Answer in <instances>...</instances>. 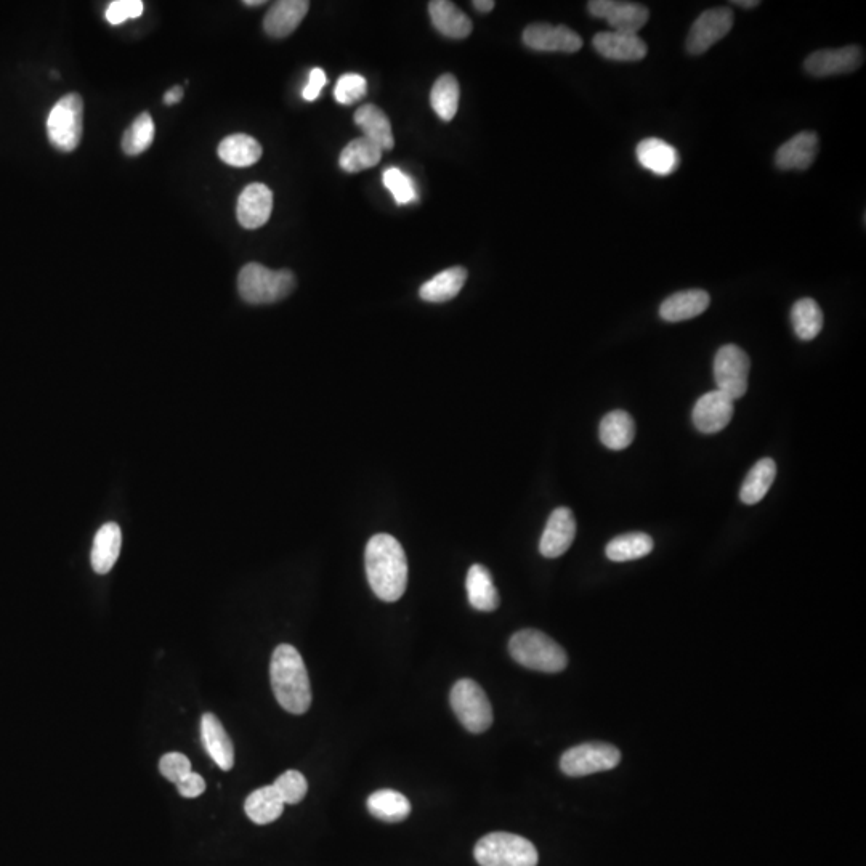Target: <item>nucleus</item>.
Returning <instances> with one entry per match:
<instances>
[{
    "label": "nucleus",
    "mask_w": 866,
    "mask_h": 866,
    "mask_svg": "<svg viewBox=\"0 0 866 866\" xmlns=\"http://www.w3.org/2000/svg\"><path fill=\"white\" fill-rule=\"evenodd\" d=\"M368 583L384 602H397L408 586V560L400 541L387 533L369 539L365 552Z\"/></svg>",
    "instance_id": "f257e3e1"
},
{
    "label": "nucleus",
    "mask_w": 866,
    "mask_h": 866,
    "mask_svg": "<svg viewBox=\"0 0 866 866\" xmlns=\"http://www.w3.org/2000/svg\"><path fill=\"white\" fill-rule=\"evenodd\" d=\"M270 680L281 708L296 716L307 713L312 705V685L296 647L283 644L275 648L270 663Z\"/></svg>",
    "instance_id": "f03ea898"
},
{
    "label": "nucleus",
    "mask_w": 866,
    "mask_h": 866,
    "mask_svg": "<svg viewBox=\"0 0 866 866\" xmlns=\"http://www.w3.org/2000/svg\"><path fill=\"white\" fill-rule=\"evenodd\" d=\"M296 289V276L289 270H270L257 262L244 265L238 276L239 296L247 304H275L291 296Z\"/></svg>",
    "instance_id": "7ed1b4c3"
},
{
    "label": "nucleus",
    "mask_w": 866,
    "mask_h": 866,
    "mask_svg": "<svg viewBox=\"0 0 866 866\" xmlns=\"http://www.w3.org/2000/svg\"><path fill=\"white\" fill-rule=\"evenodd\" d=\"M510 656L533 671L554 672L567 668V653L554 639L536 629L515 632L509 642Z\"/></svg>",
    "instance_id": "20e7f679"
},
{
    "label": "nucleus",
    "mask_w": 866,
    "mask_h": 866,
    "mask_svg": "<svg viewBox=\"0 0 866 866\" xmlns=\"http://www.w3.org/2000/svg\"><path fill=\"white\" fill-rule=\"evenodd\" d=\"M475 860L480 866H536L538 850L533 842L512 833H490L477 842Z\"/></svg>",
    "instance_id": "39448f33"
},
{
    "label": "nucleus",
    "mask_w": 866,
    "mask_h": 866,
    "mask_svg": "<svg viewBox=\"0 0 866 866\" xmlns=\"http://www.w3.org/2000/svg\"><path fill=\"white\" fill-rule=\"evenodd\" d=\"M47 132L53 148L71 153L76 150L84 132V102L79 94H68L58 100L47 119Z\"/></svg>",
    "instance_id": "423d86ee"
},
{
    "label": "nucleus",
    "mask_w": 866,
    "mask_h": 866,
    "mask_svg": "<svg viewBox=\"0 0 866 866\" xmlns=\"http://www.w3.org/2000/svg\"><path fill=\"white\" fill-rule=\"evenodd\" d=\"M451 708L467 732L483 733L493 724V708L485 690L472 679L454 684L450 695Z\"/></svg>",
    "instance_id": "0eeeda50"
},
{
    "label": "nucleus",
    "mask_w": 866,
    "mask_h": 866,
    "mask_svg": "<svg viewBox=\"0 0 866 866\" xmlns=\"http://www.w3.org/2000/svg\"><path fill=\"white\" fill-rule=\"evenodd\" d=\"M621 762L620 749L608 743H583L563 753L560 769L568 777H586L615 769Z\"/></svg>",
    "instance_id": "6e6552de"
},
{
    "label": "nucleus",
    "mask_w": 866,
    "mask_h": 866,
    "mask_svg": "<svg viewBox=\"0 0 866 866\" xmlns=\"http://www.w3.org/2000/svg\"><path fill=\"white\" fill-rule=\"evenodd\" d=\"M749 368L751 361L745 350H741L738 345H724L714 358V381L717 390L733 401L743 397L748 390Z\"/></svg>",
    "instance_id": "1a4fd4ad"
},
{
    "label": "nucleus",
    "mask_w": 866,
    "mask_h": 866,
    "mask_svg": "<svg viewBox=\"0 0 866 866\" xmlns=\"http://www.w3.org/2000/svg\"><path fill=\"white\" fill-rule=\"evenodd\" d=\"M733 28V12L729 7H714L701 13L693 23L687 37V52L701 55L708 52L716 42L724 39Z\"/></svg>",
    "instance_id": "9d476101"
},
{
    "label": "nucleus",
    "mask_w": 866,
    "mask_h": 866,
    "mask_svg": "<svg viewBox=\"0 0 866 866\" xmlns=\"http://www.w3.org/2000/svg\"><path fill=\"white\" fill-rule=\"evenodd\" d=\"M587 10L592 17L607 21L613 31L618 33L637 34L647 25L650 18V10L636 2L592 0L587 4Z\"/></svg>",
    "instance_id": "9b49d317"
},
{
    "label": "nucleus",
    "mask_w": 866,
    "mask_h": 866,
    "mask_svg": "<svg viewBox=\"0 0 866 866\" xmlns=\"http://www.w3.org/2000/svg\"><path fill=\"white\" fill-rule=\"evenodd\" d=\"M865 61V50L860 45H846L841 49L818 50L807 57L804 68L814 77L839 76L857 71Z\"/></svg>",
    "instance_id": "f8f14e48"
},
{
    "label": "nucleus",
    "mask_w": 866,
    "mask_h": 866,
    "mask_svg": "<svg viewBox=\"0 0 866 866\" xmlns=\"http://www.w3.org/2000/svg\"><path fill=\"white\" fill-rule=\"evenodd\" d=\"M523 44L536 52L576 53L583 47V39L567 26L535 23L523 31Z\"/></svg>",
    "instance_id": "ddd939ff"
},
{
    "label": "nucleus",
    "mask_w": 866,
    "mask_h": 866,
    "mask_svg": "<svg viewBox=\"0 0 866 866\" xmlns=\"http://www.w3.org/2000/svg\"><path fill=\"white\" fill-rule=\"evenodd\" d=\"M575 515L568 507H559L552 512L547 520L543 536L539 541V552L546 559H557L570 549L575 541Z\"/></svg>",
    "instance_id": "4468645a"
},
{
    "label": "nucleus",
    "mask_w": 866,
    "mask_h": 866,
    "mask_svg": "<svg viewBox=\"0 0 866 866\" xmlns=\"http://www.w3.org/2000/svg\"><path fill=\"white\" fill-rule=\"evenodd\" d=\"M273 211V193L264 183H251L239 195L236 217L246 230L264 227Z\"/></svg>",
    "instance_id": "2eb2a0df"
},
{
    "label": "nucleus",
    "mask_w": 866,
    "mask_h": 866,
    "mask_svg": "<svg viewBox=\"0 0 866 866\" xmlns=\"http://www.w3.org/2000/svg\"><path fill=\"white\" fill-rule=\"evenodd\" d=\"M733 400L719 390L708 392L693 408V424L700 432L717 433L730 424L733 417Z\"/></svg>",
    "instance_id": "dca6fc26"
},
{
    "label": "nucleus",
    "mask_w": 866,
    "mask_h": 866,
    "mask_svg": "<svg viewBox=\"0 0 866 866\" xmlns=\"http://www.w3.org/2000/svg\"><path fill=\"white\" fill-rule=\"evenodd\" d=\"M595 52L605 60L640 61L647 57L648 47L637 34L603 31L592 39Z\"/></svg>",
    "instance_id": "f3484780"
},
{
    "label": "nucleus",
    "mask_w": 866,
    "mask_h": 866,
    "mask_svg": "<svg viewBox=\"0 0 866 866\" xmlns=\"http://www.w3.org/2000/svg\"><path fill=\"white\" fill-rule=\"evenodd\" d=\"M201 737H203L204 748L212 757V761L225 772L233 769L235 746H233V741H231L222 722L219 721V717L211 713L204 714L203 719H201Z\"/></svg>",
    "instance_id": "a211bd4d"
},
{
    "label": "nucleus",
    "mask_w": 866,
    "mask_h": 866,
    "mask_svg": "<svg viewBox=\"0 0 866 866\" xmlns=\"http://www.w3.org/2000/svg\"><path fill=\"white\" fill-rule=\"evenodd\" d=\"M818 145L820 143L815 132L794 135L778 148L775 166L780 170H807L817 158Z\"/></svg>",
    "instance_id": "6ab92c4d"
},
{
    "label": "nucleus",
    "mask_w": 866,
    "mask_h": 866,
    "mask_svg": "<svg viewBox=\"0 0 866 866\" xmlns=\"http://www.w3.org/2000/svg\"><path fill=\"white\" fill-rule=\"evenodd\" d=\"M636 154L640 166L660 177L674 174L680 166L679 151L661 138H645L637 145Z\"/></svg>",
    "instance_id": "aec40b11"
},
{
    "label": "nucleus",
    "mask_w": 866,
    "mask_h": 866,
    "mask_svg": "<svg viewBox=\"0 0 866 866\" xmlns=\"http://www.w3.org/2000/svg\"><path fill=\"white\" fill-rule=\"evenodd\" d=\"M310 9L307 0H281L273 4L272 9L265 15V33L275 39L291 36Z\"/></svg>",
    "instance_id": "412c9836"
},
{
    "label": "nucleus",
    "mask_w": 866,
    "mask_h": 866,
    "mask_svg": "<svg viewBox=\"0 0 866 866\" xmlns=\"http://www.w3.org/2000/svg\"><path fill=\"white\" fill-rule=\"evenodd\" d=\"M709 302L711 297L703 289L676 292L661 304L660 316L669 323L692 320L708 310Z\"/></svg>",
    "instance_id": "4be33fe9"
},
{
    "label": "nucleus",
    "mask_w": 866,
    "mask_h": 866,
    "mask_svg": "<svg viewBox=\"0 0 866 866\" xmlns=\"http://www.w3.org/2000/svg\"><path fill=\"white\" fill-rule=\"evenodd\" d=\"M429 15L438 33L450 39H466L474 29L472 20L450 0H432Z\"/></svg>",
    "instance_id": "5701e85b"
},
{
    "label": "nucleus",
    "mask_w": 866,
    "mask_h": 866,
    "mask_svg": "<svg viewBox=\"0 0 866 866\" xmlns=\"http://www.w3.org/2000/svg\"><path fill=\"white\" fill-rule=\"evenodd\" d=\"M122 533L118 523H105L100 530L97 531L94 539V547H92V555L90 562L92 568L98 575H106L113 570L114 563L118 562L119 552H121Z\"/></svg>",
    "instance_id": "b1692460"
},
{
    "label": "nucleus",
    "mask_w": 866,
    "mask_h": 866,
    "mask_svg": "<svg viewBox=\"0 0 866 866\" xmlns=\"http://www.w3.org/2000/svg\"><path fill=\"white\" fill-rule=\"evenodd\" d=\"M469 603L478 612H494L499 607L498 589L494 586L490 570L483 565H472L466 579Z\"/></svg>",
    "instance_id": "393cba45"
},
{
    "label": "nucleus",
    "mask_w": 866,
    "mask_h": 866,
    "mask_svg": "<svg viewBox=\"0 0 866 866\" xmlns=\"http://www.w3.org/2000/svg\"><path fill=\"white\" fill-rule=\"evenodd\" d=\"M353 119H355V124L363 130V134H365L363 137L376 143L382 151L392 150L395 146L392 124L381 108H377L376 105L361 106Z\"/></svg>",
    "instance_id": "a878e982"
},
{
    "label": "nucleus",
    "mask_w": 866,
    "mask_h": 866,
    "mask_svg": "<svg viewBox=\"0 0 866 866\" xmlns=\"http://www.w3.org/2000/svg\"><path fill=\"white\" fill-rule=\"evenodd\" d=\"M467 281V270L464 267L448 268L445 272L433 276L432 280L425 281L419 289V296L425 302L442 304L454 299L464 288Z\"/></svg>",
    "instance_id": "bb28decb"
},
{
    "label": "nucleus",
    "mask_w": 866,
    "mask_h": 866,
    "mask_svg": "<svg viewBox=\"0 0 866 866\" xmlns=\"http://www.w3.org/2000/svg\"><path fill=\"white\" fill-rule=\"evenodd\" d=\"M599 435L608 450H626L636 437V422L626 411H612L600 422Z\"/></svg>",
    "instance_id": "cd10ccee"
},
{
    "label": "nucleus",
    "mask_w": 866,
    "mask_h": 866,
    "mask_svg": "<svg viewBox=\"0 0 866 866\" xmlns=\"http://www.w3.org/2000/svg\"><path fill=\"white\" fill-rule=\"evenodd\" d=\"M262 153V145L246 134L228 135L219 145V158L233 167L254 166L262 158Z\"/></svg>",
    "instance_id": "c85d7f7f"
},
{
    "label": "nucleus",
    "mask_w": 866,
    "mask_h": 866,
    "mask_svg": "<svg viewBox=\"0 0 866 866\" xmlns=\"http://www.w3.org/2000/svg\"><path fill=\"white\" fill-rule=\"evenodd\" d=\"M284 806L286 804L273 785L255 790L244 802L246 815L255 825H268L275 822L283 814Z\"/></svg>",
    "instance_id": "c756f323"
},
{
    "label": "nucleus",
    "mask_w": 866,
    "mask_h": 866,
    "mask_svg": "<svg viewBox=\"0 0 866 866\" xmlns=\"http://www.w3.org/2000/svg\"><path fill=\"white\" fill-rule=\"evenodd\" d=\"M369 814L387 823L403 822L411 814V802L395 790H379L368 798Z\"/></svg>",
    "instance_id": "7c9ffc66"
},
{
    "label": "nucleus",
    "mask_w": 866,
    "mask_h": 866,
    "mask_svg": "<svg viewBox=\"0 0 866 866\" xmlns=\"http://www.w3.org/2000/svg\"><path fill=\"white\" fill-rule=\"evenodd\" d=\"M775 477H777V464L773 459H761L757 464H754L753 469L749 470L743 486H741V502H745L748 506H754L757 502H761L765 498V494L769 493L770 488H772Z\"/></svg>",
    "instance_id": "2f4dec72"
},
{
    "label": "nucleus",
    "mask_w": 866,
    "mask_h": 866,
    "mask_svg": "<svg viewBox=\"0 0 866 866\" xmlns=\"http://www.w3.org/2000/svg\"><path fill=\"white\" fill-rule=\"evenodd\" d=\"M382 159V150L368 138L360 137L345 146L340 153L339 164L345 172L357 174L361 170L377 166Z\"/></svg>",
    "instance_id": "473e14b6"
},
{
    "label": "nucleus",
    "mask_w": 866,
    "mask_h": 866,
    "mask_svg": "<svg viewBox=\"0 0 866 866\" xmlns=\"http://www.w3.org/2000/svg\"><path fill=\"white\" fill-rule=\"evenodd\" d=\"M459 95L461 89H459L458 79L453 74H443L438 77L430 92V105L438 118L445 122L453 121L458 113Z\"/></svg>",
    "instance_id": "72a5a7b5"
},
{
    "label": "nucleus",
    "mask_w": 866,
    "mask_h": 866,
    "mask_svg": "<svg viewBox=\"0 0 866 866\" xmlns=\"http://www.w3.org/2000/svg\"><path fill=\"white\" fill-rule=\"evenodd\" d=\"M653 551V539L647 533H628L608 543L605 554L612 562H631Z\"/></svg>",
    "instance_id": "f704fd0d"
},
{
    "label": "nucleus",
    "mask_w": 866,
    "mask_h": 866,
    "mask_svg": "<svg viewBox=\"0 0 866 866\" xmlns=\"http://www.w3.org/2000/svg\"><path fill=\"white\" fill-rule=\"evenodd\" d=\"M791 323L801 340H812L822 332L823 312L814 299H801L791 308Z\"/></svg>",
    "instance_id": "c9c22d12"
},
{
    "label": "nucleus",
    "mask_w": 866,
    "mask_h": 866,
    "mask_svg": "<svg viewBox=\"0 0 866 866\" xmlns=\"http://www.w3.org/2000/svg\"><path fill=\"white\" fill-rule=\"evenodd\" d=\"M154 122L150 113H142L130 124L122 137V151L129 156H137L150 148L154 140Z\"/></svg>",
    "instance_id": "e433bc0d"
},
{
    "label": "nucleus",
    "mask_w": 866,
    "mask_h": 866,
    "mask_svg": "<svg viewBox=\"0 0 866 866\" xmlns=\"http://www.w3.org/2000/svg\"><path fill=\"white\" fill-rule=\"evenodd\" d=\"M384 185L392 193L393 199L398 206L414 203L417 199L416 185L413 179L401 172L397 167H390L384 172Z\"/></svg>",
    "instance_id": "4c0bfd02"
},
{
    "label": "nucleus",
    "mask_w": 866,
    "mask_h": 866,
    "mask_svg": "<svg viewBox=\"0 0 866 866\" xmlns=\"http://www.w3.org/2000/svg\"><path fill=\"white\" fill-rule=\"evenodd\" d=\"M273 786H275V790L280 794L284 804H292V806L299 804L305 798V794L308 791L307 778L302 773L297 772V770L284 772L283 775L276 778Z\"/></svg>",
    "instance_id": "58836bf2"
},
{
    "label": "nucleus",
    "mask_w": 866,
    "mask_h": 866,
    "mask_svg": "<svg viewBox=\"0 0 866 866\" xmlns=\"http://www.w3.org/2000/svg\"><path fill=\"white\" fill-rule=\"evenodd\" d=\"M366 92H368V84H366L365 77L360 76V74L349 73L344 74L337 81L334 95H336V100L340 105H353V103L360 102L361 98L365 97Z\"/></svg>",
    "instance_id": "ea45409f"
},
{
    "label": "nucleus",
    "mask_w": 866,
    "mask_h": 866,
    "mask_svg": "<svg viewBox=\"0 0 866 866\" xmlns=\"http://www.w3.org/2000/svg\"><path fill=\"white\" fill-rule=\"evenodd\" d=\"M159 772L162 777L167 778L169 782L179 783L185 775L193 772L191 770V762L185 754L182 753H167L161 757L159 761Z\"/></svg>",
    "instance_id": "a19ab883"
},
{
    "label": "nucleus",
    "mask_w": 866,
    "mask_h": 866,
    "mask_svg": "<svg viewBox=\"0 0 866 866\" xmlns=\"http://www.w3.org/2000/svg\"><path fill=\"white\" fill-rule=\"evenodd\" d=\"M143 9L142 0H116L106 10V20L110 25H121L130 18L142 17Z\"/></svg>",
    "instance_id": "79ce46f5"
},
{
    "label": "nucleus",
    "mask_w": 866,
    "mask_h": 866,
    "mask_svg": "<svg viewBox=\"0 0 866 866\" xmlns=\"http://www.w3.org/2000/svg\"><path fill=\"white\" fill-rule=\"evenodd\" d=\"M177 785V790H179L180 796L187 799H195L198 796L206 791V782H204V778L199 775V773L190 772L188 775L180 780L179 783H175Z\"/></svg>",
    "instance_id": "37998d69"
},
{
    "label": "nucleus",
    "mask_w": 866,
    "mask_h": 866,
    "mask_svg": "<svg viewBox=\"0 0 866 866\" xmlns=\"http://www.w3.org/2000/svg\"><path fill=\"white\" fill-rule=\"evenodd\" d=\"M324 85H326V74H324L323 69H312V73H310V77H308L307 87H305L304 92H302L305 100H307V102H315L316 98L320 97Z\"/></svg>",
    "instance_id": "c03bdc74"
},
{
    "label": "nucleus",
    "mask_w": 866,
    "mask_h": 866,
    "mask_svg": "<svg viewBox=\"0 0 866 866\" xmlns=\"http://www.w3.org/2000/svg\"><path fill=\"white\" fill-rule=\"evenodd\" d=\"M183 98V89L180 85H175L172 89L167 90L166 95H164V103L167 106L177 105V103L182 102Z\"/></svg>",
    "instance_id": "a18cd8bd"
},
{
    "label": "nucleus",
    "mask_w": 866,
    "mask_h": 866,
    "mask_svg": "<svg viewBox=\"0 0 866 866\" xmlns=\"http://www.w3.org/2000/svg\"><path fill=\"white\" fill-rule=\"evenodd\" d=\"M493 0H474V7L477 12L490 13L494 9Z\"/></svg>",
    "instance_id": "49530a36"
},
{
    "label": "nucleus",
    "mask_w": 866,
    "mask_h": 866,
    "mask_svg": "<svg viewBox=\"0 0 866 866\" xmlns=\"http://www.w3.org/2000/svg\"><path fill=\"white\" fill-rule=\"evenodd\" d=\"M759 4H761L759 0H733L732 2V5H737L741 9H754Z\"/></svg>",
    "instance_id": "de8ad7c7"
},
{
    "label": "nucleus",
    "mask_w": 866,
    "mask_h": 866,
    "mask_svg": "<svg viewBox=\"0 0 866 866\" xmlns=\"http://www.w3.org/2000/svg\"><path fill=\"white\" fill-rule=\"evenodd\" d=\"M243 4L246 7H257V5H264L265 0H244Z\"/></svg>",
    "instance_id": "09e8293b"
}]
</instances>
